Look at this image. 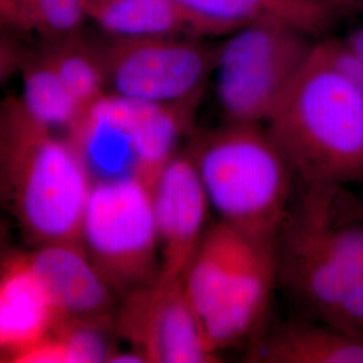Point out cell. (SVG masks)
<instances>
[{
	"instance_id": "cell-22",
	"label": "cell",
	"mask_w": 363,
	"mask_h": 363,
	"mask_svg": "<svg viewBox=\"0 0 363 363\" xmlns=\"http://www.w3.org/2000/svg\"><path fill=\"white\" fill-rule=\"evenodd\" d=\"M333 65L363 94V61L343 43L342 39H320Z\"/></svg>"
},
{
	"instance_id": "cell-2",
	"label": "cell",
	"mask_w": 363,
	"mask_h": 363,
	"mask_svg": "<svg viewBox=\"0 0 363 363\" xmlns=\"http://www.w3.org/2000/svg\"><path fill=\"white\" fill-rule=\"evenodd\" d=\"M91 184L73 144L34 121L21 103L0 111V199L35 247L79 244Z\"/></svg>"
},
{
	"instance_id": "cell-18",
	"label": "cell",
	"mask_w": 363,
	"mask_h": 363,
	"mask_svg": "<svg viewBox=\"0 0 363 363\" xmlns=\"http://www.w3.org/2000/svg\"><path fill=\"white\" fill-rule=\"evenodd\" d=\"M337 237L346 280L343 330L363 337V213L359 202L346 191L340 205Z\"/></svg>"
},
{
	"instance_id": "cell-3",
	"label": "cell",
	"mask_w": 363,
	"mask_h": 363,
	"mask_svg": "<svg viewBox=\"0 0 363 363\" xmlns=\"http://www.w3.org/2000/svg\"><path fill=\"white\" fill-rule=\"evenodd\" d=\"M276 283V238L220 220L208 226L183 276L186 295L220 354L259 335Z\"/></svg>"
},
{
	"instance_id": "cell-4",
	"label": "cell",
	"mask_w": 363,
	"mask_h": 363,
	"mask_svg": "<svg viewBox=\"0 0 363 363\" xmlns=\"http://www.w3.org/2000/svg\"><path fill=\"white\" fill-rule=\"evenodd\" d=\"M187 151L218 220L277 238L296 177L265 124L228 121L198 135Z\"/></svg>"
},
{
	"instance_id": "cell-6",
	"label": "cell",
	"mask_w": 363,
	"mask_h": 363,
	"mask_svg": "<svg viewBox=\"0 0 363 363\" xmlns=\"http://www.w3.org/2000/svg\"><path fill=\"white\" fill-rule=\"evenodd\" d=\"M79 244L118 298L162 271L152 187L139 178L93 182Z\"/></svg>"
},
{
	"instance_id": "cell-25",
	"label": "cell",
	"mask_w": 363,
	"mask_h": 363,
	"mask_svg": "<svg viewBox=\"0 0 363 363\" xmlns=\"http://www.w3.org/2000/svg\"><path fill=\"white\" fill-rule=\"evenodd\" d=\"M343 43L363 61V26L357 27L345 39Z\"/></svg>"
},
{
	"instance_id": "cell-17",
	"label": "cell",
	"mask_w": 363,
	"mask_h": 363,
	"mask_svg": "<svg viewBox=\"0 0 363 363\" xmlns=\"http://www.w3.org/2000/svg\"><path fill=\"white\" fill-rule=\"evenodd\" d=\"M21 105L40 125L72 130L84 111L48 58L26 66Z\"/></svg>"
},
{
	"instance_id": "cell-10",
	"label": "cell",
	"mask_w": 363,
	"mask_h": 363,
	"mask_svg": "<svg viewBox=\"0 0 363 363\" xmlns=\"http://www.w3.org/2000/svg\"><path fill=\"white\" fill-rule=\"evenodd\" d=\"M152 202L162 252V279L183 280L208 232L211 205L189 151L178 152L152 184Z\"/></svg>"
},
{
	"instance_id": "cell-16",
	"label": "cell",
	"mask_w": 363,
	"mask_h": 363,
	"mask_svg": "<svg viewBox=\"0 0 363 363\" xmlns=\"http://www.w3.org/2000/svg\"><path fill=\"white\" fill-rule=\"evenodd\" d=\"M182 6L235 31L241 27L274 22L295 27L312 38L322 37L337 18L310 0H178Z\"/></svg>"
},
{
	"instance_id": "cell-8",
	"label": "cell",
	"mask_w": 363,
	"mask_h": 363,
	"mask_svg": "<svg viewBox=\"0 0 363 363\" xmlns=\"http://www.w3.org/2000/svg\"><path fill=\"white\" fill-rule=\"evenodd\" d=\"M208 38L159 35L113 38L100 62L109 91L156 104L202 99L220 45Z\"/></svg>"
},
{
	"instance_id": "cell-26",
	"label": "cell",
	"mask_w": 363,
	"mask_h": 363,
	"mask_svg": "<svg viewBox=\"0 0 363 363\" xmlns=\"http://www.w3.org/2000/svg\"><path fill=\"white\" fill-rule=\"evenodd\" d=\"M357 13H363V0H358V6H357Z\"/></svg>"
},
{
	"instance_id": "cell-9",
	"label": "cell",
	"mask_w": 363,
	"mask_h": 363,
	"mask_svg": "<svg viewBox=\"0 0 363 363\" xmlns=\"http://www.w3.org/2000/svg\"><path fill=\"white\" fill-rule=\"evenodd\" d=\"M115 333L147 362L220 361L186 295L183 280L159 277L118 298Z\"/></svg>"
},
{
	"instance_id": "cell-24",
	"label": "cell",
	"mask_w": 363,
	"mask_h": 363,
	"mask_svg": "<svg viewBox=\"0 0 363 363\" xmlns=\"http://www.w3.org/2000/svg\"><path fill=\"white\" fill-rule=\"evenodd\" d=\"M316 6L327 10L328 13L335 15L337 19L347 13H357L358 0H310Z\"/></svg>"
},
{
	"instance_id": "cell-27",
	"label": "cell",
	"mask_w": 363,
	"mask_h": 363,
	"mask_svg": "<svg viewBox=\"0 0 363 363\" xmlns=\"http://www.w3.org/2000/svg\"><path fill=\"white\" fill-rule=\"evenodd\" d=\"M359 208H361V211L363 213V202H359Z\"/></svg>"
},
{
	"instance_id": "cell-20",
	"label": "cell",
	"mask_w": 363,
	"mask_h": 363,
	"mask_svg": "<svg viewBox=\"0 0 363 363\" xmlns=\"http://www.w3.org/2000/svg\"><path fill=\"white\" fill-rule=\"evenodd\" d=\"M52 334L64 349L66 363L109 362L118 350L112 342L115 322L60 320Z\"/></svg>"
},
{
	"instance_id": "cell-23",
	"label": "cell",
	"mask_w": 363,
	"mask_h": 363,
	"mask_svg": "<svg viewBox=\"0 0 363 363\" xmlns=\"http://www.w3.org/2000/svg\"><path fill=\"white\" fill-rule=\"evenodd\" d=\"M21 65V58L16 50L4 38L0 37V84L13 74Z\"/></svg>"
},
{
	"instance_id": "cell-7",
	"label": "cell",
	"mask_w": 363,
	"mask_h": 363,
	"mask_svg": "<svg viewBox=\"0 0 363 363\" xmlns=\"http://www.w3.org/2000/svg\"><path fill=\"white\" fill-rule=\"evenodd\" d=\"M315 40L295 27L259 22L218 49L217 91L228 121L265 124L306 65Z\"/></svg>"
},
{
	"instance_id": "cell-14",
	"label": "cell",
	"mask_w": 363,
	"mask_h": 363,
	"mask_svg": "<svg viewBox=\"0 0 363 363\" xmlns=\"http://www.w3.org/2000/svg\"><path fill=\"white\" fill-rule=\"evenodd\" d=\"M250 363H363V337L316 319H295L247 345Z\"/></svg>"
},
{
	"instance_id": "cell-11",
	"label": "cell",
	"mask_w": 363,
	"mask_h": 363,
	"mask_svg": "<svg viewBox=\"0 0 363 363\" xmlns=\"http://www.w3.org/2000/svg\"><path fill=\"white\" fill-rule=\"evenodd\" d=\"M60 320L115 322L118 296L81 244L58 242L39 245L26 256Z\"/></svg>"
},
{
	"instance_id": "cell-5",
	"label": "cell",
	"mask_w": 363,
	"mask_h": 363,
	"mask_svg": "<svg viewBox=\"0 0 363 363\" xmlns=\"http://www.w3.org/2000/svg\"><path fill=\"white\" fill-rule=\"evenodd\" d=\"M345 191L346 187L304 184L276 238L277 281L312 319L340 330L346 281L337 220Z\"/></svg>"
},
{
	"instance_id": "cell-15",
	"label": "cell",
	"mask_w": 363,
	"mask_h": 363,
	"mask_svg": "<svg viewBox=\"0 0 363 363\" xmlns=\"http://www.w3.org/2000/svg\"><path fill=\"white\" fill-rule=\"evenodd\" d=\"M57 323L50 298L26 257L0 274V352L13 358L52 333Z\"/></svg>"
},
{
	"instance_id": "cell-21",
	"label": "cell",
	"mask_w": 363,
	"mask_h": 363,
	"mask_svg": "<svg viewBox=\"0 0 363 363\" xmlns=\"http://www.w3.org/2000/svg\"><path fill=\"white\" fill-rule=\"evenodd\" d=\"M46 58L84 112L104 94L106 82L99 55L62 48Z\"/></svg>"
},
{
	"instance_id": "cell-12",
	"label": "cell",
	"mask_w": 363,
	"mask_h": 363,
	"mask_svg": "<svg viewBox=\"0 0 363 363\" xmlns=\"http://www.w3.org/2000/svg\"><path fill=\"white\" fill-rule=\"evenodd\" d=\"M142 100L105 91L72 128V142L91 181L139 178L138 121ZM140 179V178H139Z\"/></svg>"
},
{
	"instance_id": "cell-19",
	"label": "cell",
	"mask_w": 363,
	"mask_h": 363,
	"mask_svg": "<svg viewBox=\"0 0 363 363\" xmlns=\"http://www.w3.org/2000/svg\"><path fill=\"white\" fill-rule=\"evenodd\" d=\"M88 0H0V21L18 28L64 37L81 26Z\"/></svg>"
},
{
	"instance_id": "cell-1",
	"label": "cell",
	"mask_w": 363,
	"mask_h": 363,
	"mask_svg": "<svg viewBox=\"0 0 363 363\" xmlns=\"http://www.w3.org/2000/svg\"><path fill=\"white\" fill-rule=\"evenodd\" d=\"M265 127L306 186L363 184V94L320 40Z\"/></svg>"
},
{
	"instance_id": "cell-13",
	"label": "cell",
	"mask_w": 363,
	"mask_h": 363,
	"mask_svg": "<svg viewBox=\"0 0 363 363\" xmlns=\"http://www.w3.org/2000/svg\"><path fill=\"white\" fill-rule=\"evenodd\" d=\"M86 15L112 38H210L234 33L190 11L178 0H88Z\"/></svg>"
}]
</instances>
